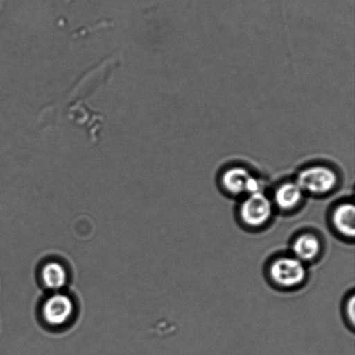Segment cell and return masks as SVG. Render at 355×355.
I'll list each match as a JSON object with an SVG mask.
<instances>
[{
	"label": "cell",
	"instance_id": "6da1fadb",
	"mask_svg": "<svg viewBox=\"0 0 355 355\" xmlns=\"http://www.w3.org/2000/svg\"><path fill=\"white\" fill-rule=\"evenodd\" d=\"M308 274L307 265L291 254L274 257L267 267L271 283L284 290H297L307 281Z\"/></svg>",
	"mask_w": 355,
	"mask_h": 355
},
{
	"label": "cell",
	"instance_id": "7a4b0ae2",
	"mask_svg": "<svg viewBox=\"0 0 355 355\" xmlns=\"http://www.w3.org/2000/svg\"><path fill=\"white\" fill-rule=\"evenodd\" d=\"M275 207L264 192L248 195L238 208L239 222L249 229H261L272 220Z\"/></svg>",
	"mask_w": 355,
	"mask_h": 355
},
{
	"label": "cell",
	"instance_id": "3957f363",
	"mask_svg": "<svg viewBox=\"0 0 355 355\" xmlns=\"http://www.w3.org/2000/svg\"><path fill=\"white\" fill-rule=\"evenodd\" d=\"M304 194L323 197L332 193L338 186L339 176L326 165H311L302 170L295 179Z\"/></svg>",
	"mask_w": 355,
	"mask_h": 355
},
{
	"label": "cell",
	"instance_id": "277c9868",
	"mask_svg": "<svg viewBox=\"0 0 355 355\" xmlns=\"http://www.w3.org/2000/svg\"><path fill=\"white\" fill-rule=\"evenodd\" d=\"M220 183L225 192L232 197L263 192V181L252 175L243 166H233L225 170L222 174Z\"/></svg>",
	"mask_w": 355,
	"mask_h": 355
},
{
	"label": "cell",
	"instance_id": "5b68a950",
	"mask_svg": "<svg viewBox=\"0 0 355 355\" xmlns=\"http://www.w3.org/2000/svg\"><path fill=\"white\" fill-rule=\"evenodd\" d=\"M322 250L321 238L312 231L299 233L291 242V255L297 257L306 265L315 262L321 256Z\"/></svg>",
	"mask_w": 355,
	"mask_h": 355
},
{
	"label": "cell",
	"instance_id": "8992f818",
	"mask_svg": "<svg viewBox=\"0 0 355 355\" xmlns=\"http://www.w3.org/2000/svg\"><path fill=\"white\" fill-rule=\"evenodd\" d=\"M74 311L71 299L64 294H55L43 306L44 321L51 326H62L69 321Z\"/></svg>",
	"mask_w": 355,
	"mask_h": 355
},
{
	"label": "cell",
	"instance_id": "52a82bcc",
	"mask_svg": "<svg viewBox=\"0 0 355 355\" xmlns=\"http://www.w3.org/2000/svg\"><path fill=\"white\" fill-rule=\"evenodd\" d=\"M305 194L294 182H285L281 183L274 191L272 201L275 210L283 213H291L300 208L304 201Z\"/></svg>",
	"mask_w": 355,
	"mask_h": 355
},
{
	"label": "cell",
	"instance_id": "ba28073f",
	"mask_svg": "<svg viewBox=\"0 0 355 355\" xmlns=\"http://www.w3.org/2000/svg\"><path fill=\"white\" fill-rule=\"evenodd\" d=\"M330 224L339 236L346 240H354L355 236V207L346 201L337 204L330 215Z\"/></svg>",
	"mask_w": 355,
	"mask_h": 355
},
{
	"label": "cell",
	"instance_id": "9c48e42d",
	"mask_svg": "<svg viewBox=\"0 0 355 355\" xmlns=\"http://www.w3.org/2000/svg\"><path fill=\"white\" fill-rule=\"evenodd\" d=\"M42 280L49 290H58L67 283V273L64 266L58 263H49L42 270Z\"/></svg>",
	"mask_w": 355,
	"mask_h": 355
},
{
	"label": "cell",
	"instance_id": "30bf717a",
	"mask_svg": "<svg viewBox=\"0 0 355 355\" xmlns=\"http://www.w3.org/2000/svg\"><path fill=\"white\" fill-rule=\"evenodd\" d=\"M344 315L351 329L354 328L355 324V297L354 293H351L349 297L346 299L344 304Z\"/></svg>",
	"mask_w": 355,
	"mask_h": 355
}]
</instances>
